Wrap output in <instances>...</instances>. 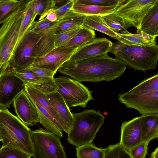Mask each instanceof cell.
<instances>
[{
  "label": "cell",
  "mask_w": 158,
  "mask_h": 158,
  "mask_svg": "<svg viewBox=\"0 0 158 158\" xmlns=\"http://www.w3.org/2000/svg\"><path fill=\"white\" fill-rule=\"evenodd\" d=\"M112 45V42L106 38H95L80 46L67 61L77 62L107 53Z\"/></svg>",
  "instance_id": "cell-13"
},
{
  "label": "cell",
  "mask_w": 158,
  "mask_h": 158,
  "mask_svg": "<svg viewBox=\"0 0 158 158\" xmlns=\"http://www.w3.org/2000/svg\"><path fill=\"white\" fill-rule=\"evenodd\" d=\"M15 75L24 84L30 85L44 94L57 91V87L54 78L40 77L27 70L15 71Z\"/></svg>",
  "instance_id": "cell-16"
},
{
  "label": "cell",
  "mask_w": 158,
  "mask_h": 158,
  "mask_svg": "<svg viewBox=\"0 0 158 158\" xmlns=\"http://www.w3.org/2000/svg\"><path fill=\"white\" fill-rule=\"evenodd\" d=\"M56 91L61 96L69 108H86L88 102L94 98L92 91L80 82L66 76L54 78Z\"/></svg>",
  "instance_id": "cell-8"
},
{
  "label": "cell",
  "mask_w": 158,
  "mask_h": 158,
  "mask_svg": "<svg viewBox=\"0 0 158 158\" xmlns=\"http://www.w3.org/2000/svg\"><path fill=\"white\" fill-rule=\"evenodd\" d=\"M79 3L103 6H119L124 3L127 0H76Z\"/></svg>",
  "instance_id": "cell-36"
},
{
  "label": "cell",
  "mask_w": 158,
  "mask_h": 158,
  "mask_svg": "<svg viewBox=\"0 0 158 158\" xmlns=\"http://www.w3.org/2000/svg\"><path fill=\"white\" fill-rule=\"evenodd\" d=\"M2 141V139L1 136V135L0 134V142Z\"/></svg>",
  "instance_id": "cell-42"
},
{
  "label": "cell",
  "mask_w": 158,
  "mask_h": 158,
  "mask_svg": "<svg viewBox=\"0 0 158 158\" xmlns=\"http://www.w3.org/2000/svg\"><path fill=\"white\" fill-rule=\"evenodd\" d=\"M25 70L32 72L36 75L42 77L54 78L55 73L51 71L43 68L30 66Z\"/></svg>",
  "instance_id": "cell-39"
},
{
  "label": "cell",
  "mask_w": 158,
  "mask_h": 158,
  "mask_svg": "<svg viewBox=\"0 0 158 158\" xmlns=\"http://www.w3.org/2000/svg\"><path fill=\"white\" fill-rule=\"evenodd\" d=\"M37 15L34 11V0H30L27 3L26 10L22 22L17 45L28 31Z\"/></svg>",
  "instance_id": "cell-30"
},
{
  "label": "cell",
  "mask_w": 158,
  "mask_h": 158,
  "mask_svg": "<svg viewBox=\"0 0 158 158\" xmlns=\"http://www.w3.org/2000/svg\"><path fill=\"white\" fill-rule=\"evenodd\" d=\"M118 99L141 114L158 113V74L144 80L128 92L119 94Z\"/></svg>",
  "instance_id": "cell-2"
},
{
  "label": "cell",
  "mask_w": 158,
  "mask_h": 158,
  "mask_svg": "<svg viewBox=\"0 0 158 158\" xmlns=\"http://www.w3.org/2000/svg\"><path fill=\"white\" fill-rule=\"evenodd\" d=\"M54 27L40 34L41 36L35 47V58L44 57L55 48Z\"/></svg>",
  "instance_id": "cell-24"
},
{
  "label": "cell",
  "mask_w": 158,
  "mask_h": 158,
  "mask_svg": "<svg viewBox=\"0 0 158 158\" xmlns=\"http://www.w3.org/2000/svg\"><path fill=\"white\" fill-rule=\"evenodd\" d=\"M31 130L7 108L0 110V134L2 147L11 146L33 156Z\"/></svg>",
  "instance_id": "cell-3"
},
{
  "label": "cell",
  "mask_w": 158,
  "mask_h": 158,
  "mask_svg": "<svg viewBox=\"0 0 158 158\" xmlns=\"http://www.w3.org/2000/svg\"><path fill=\"white\" fill-rule=\"evenodd\" d=\"M75 0H69L66 4L53 11L57 15V21L63 17L70 11L73 10V6Z\"/></svg>",
  "instance_id": "cell-38"
},
{
  "label": "cell",
  "mask_w": 158,
  "mask_h": 158,
  "mask_svg": "<svg viewBox=\"0 0 158 158\" xmlns=\"http://www.w3.org/2000/svg\"><path fill=\"white\" fill-rule=\"evenodd\" d=\"M151 158H158V148H155L151 154Z\"/></svg>",
  "instance_id": "cell-41"
},
{
  "label": "cell",
  "mask_w": 158,
  "mask_h": 158,
  "mask_svg": "<svg viewBox=\"0 0 158 158\" xmlns=\"http://www.w3.org/2000/svg\"><path fill=\"white\" fill-rule=\"evenodd\" d=\"M142 131L141 142L148 143L158 137V113L142 115L139 117Z\"/></svg>",
  "instance_id": "cell-19"
},
{
  "label": "cell",
  "mask_w": 158,
  "mask_h": 158,
  "mask_svg": "<svg viewBox=\"0 0 158 158\" xmlns=\"http://www.w3.org/2000/svg\"><path fill=\"white\" fill-rule=\"evenodd\" d=\"M83 25L92 29L98 31L115 39L117 33L112 31L104 23L101 15L86 16Z\"/></svg>",
  "instance_id": "cell-27"
},
{
  "label": "cell",
  "mask_w": 158,
  "mask_h": 158,
  "mask_svg": "<svg viewBox=\"0 0 158 158\" xmlns=\"http://www.w3.org/2000/svg\"><path fill=\"white\" fill-rule=\"evenodd\" d=\"M148 144L146 142H141L131 148L129 152L133 158H145Z\"/></svg>",
  "instance_id": "cell-37"
},
{
  "label": "cell",
  "mask_w": 158,
  "mask_h": 158,
  "mask_svg": "<svg viewBox=\"0 0 158 158\" xmlns=\"http://www.w3.org/2000/svg\"><path fill=\"white\" fill-rule=\"evenodd\" d=\"M77 158H104V148H98L92 143L76 148Z\"/></svg>",
  "instance_id": "cell-28"
},
{
  "label": "cell",
  "mask_w": 158,
  "mask_h": 158,
  "mask_svg": "<svg viewBox=\"0 0 158 158\" xmlns=\"http://www.w3.org/2000/svg\"><path fill=\"white\" fill-rule=\"evenodd\" d=\"M29 1L23 0L19 8L3 22L0 28V76L12 67V57Z\"/></svg>",
  "instance_id": "cell-4"
},
{
  "label": "cell",
  "mask_w": 158,
  "mask_h": 158,
  "mask_svg": "<svg viewBox=\"0 0 158 158\" xmlns=\"http://www.w3.org/2000/svg\"><path fill=\"white\" fill-rule=\"evenodd\" d=\"M23 0H0V25L20 7Z\"/></svg>",
  "instance_id": "cell-29"
},
{
  "label": "cell",
  "mask_w": 158,
  "mask_h": 158,
  "mask_svg": "<svg viewBox=\"0 0 158 158\" xmlns=\"http://www.w3.org/2000/svg\"><path fill=\"white\" fill-rule=\"evenodd\" d=\"M46 18L50 21L55 22L57 21V16L53 12L49 13L46 16Z\"/></svg>",
  "instance_id": "cell-40"
},
{
  "label": "cell",
  "mask_w": 158,
  "mask_h": 158,
  "mask_svg": "<svg viewBox=\"0 0 158 158\" xmlns=\"http://www.w3.org/2000/svg\"><path fill=\"white\" fill-rule=\"evenodd\" d=\"M51 0H34V11L40 16L39 20L45 18L50 10Z\"/></svg>",
  "instance_id": "cell-35"
},
{
  "label": "cell",
  "mask_w": 158,
  "mask_h": 158,
  "mask_svg": "<svg viewBox=\"0 0 158 158\" xmlns=\"http://www.w3.org/2000/svg\"><path fill=\"white\" fill-rule=\"evenodd\" d=\"M115 58L135 70L145 72L155 70L158 60V46H128L118 41L113 47Z\"/></svg>",
  "instance_id": "cell-6"
},
{
  "label": "cell",
  "mask_w": 158,
  "mask_h": 158,
  "mask_svg": "<svg viewBox=\"0 0 158 158\" xmlns=\"http://www.w3.org/2000/svg\"><path fill=\"white\" fill-rule=\"evenodd\" d=\"M142 32L150 35H158V3L153 6L143 18L138 33Z\"/></svg>",
  "instance_id": "cell-22"
},
{
  "label": "cell",
  "mask_w": 158,
  "mask_h": 158,
  "mask_svg": "<svg viewBox=\"0 0 158 158\" xmlns=\"http://www.w3.org/2000/svg\"><path fill=\"white\" fill-rule=\"evenodd\" d=\"M24 89L22 81L11 69L0 76V110L10 108L16 97Z\"/></svg>",
  "instance_id": "cell-11"
},
{
  "label": "cell",
  "mask_w": 158,
  "mask_h": 158,
  "mask_svg": "<svg viewBox=\"0 0 158 158\" xmlns=\"http://www.w3.org/2000/svg\"><path fill=\"white\" fill-rule=\"evenodd\" d=\"M41 35L27 31L19 41L11 58L12 69L15 72L25 70L35 59L36 44Z\"/></svg>",
  "instance_id": "cell-9"
},
{
  "label": "cell",
  "mask_w": 158,
  "mask_h": 158,
  "mask_svg": "<svg viewBox=\"0 0 158 158\" xmlns=\"http://www.w3.org/2000/svg\"><path fill=\"white\" fill-rule=\"evenodd\" d=\"M127 65L106 53L78 62H66L58 70L80 82L109 81L121 76Z\"/></svg>",
  "instance_id": "cell-1"
},
{
  "label": "cell",
  "mask_w": 158,
  "mask_h": 158,
  "mask_svg": "<svg viewBox=\"0 0 158 158\" xmlns=\"http://www.w3.org/2000/svg\"><path fill=\"white\" fill-rule=\"evenodd\" d=\"M81 27L56 35L55 38V48L62 47L69 41L77 34Z\"/></svg>",
  "instance_id": "cell-34"
},
{
  "label": "cell",
  "mask_w": 158,
  "mask_h": 158,
  "mask_svg": "<svg viewBox=\"0 0 158 158\" xmlns=\"http://www.w3.org/2000/svg\"><path fill=\"white\" fill-rule=\"evenodd\" d=\"M30 133L34 158H67L60 137L42 128Z\"/></svg>",
  "instance_id": "cell-7"
},
{
  "label": "cell",
  "mask_w": 158,
  "mask_h": 158,
  "mask_svg": "<svg viewBox=\"0 0 158 158\" xmlns=\"http://www.w3.org/2000/svg\"><path fill=\"white\" fill-rule=\"evenodd\" d=\"M96 34L93 30L83 25L77 34L62 47L80 46L94 39Z\"/></svg>",
  "instance_id": "cell-26"
},
{
  "label": "cell",
  "mask_w": 158,
  "mask_h": 158,
  "mask_svg": "<svg viewBox=\"0 0 158 158\" xmlns=\"http://www.w3.org/2000/svg\"><path fill=\"white\" fill-rule=\"evenodd\" d=\"M141 127L139 117L125 121L121 124L120 144L129 152L142 140Z\"/></svg>",
  "instance_id": "cell-15"
},
{
  "label": "cell",
  "mask_w": 158,
  "mask_h": 158,
  "mask_svg": "<svg viewBox=\"0 0 158 158\" xmlns=\"http://www.w3.org/2000/svg\"><path fill=\"white\" fill-rule=\"evenodd\" d=\"M149 158H151V157H149Z\"/></svg>",
  "instance_id": "cell-43"
},
{
  "label": "cell",
  "mask_w": 158,
  "mask_h": 158,
  "mask_svg": "<svg viewBox=\"0 0 158 158\" xmlns=\"http://www.w3.org/2000/svg\"><path fill=\"white\" fill-rule=\"evenodd\" d=\"M73 114V121L68 134V142L77 147L92 143L104 123V116L100 111L93 109Z\"/></svg>",
  "instance_id": "cell-5"
},
{
  "label": "cell",
  "mask_w": 158,
  "mask_h": 158,
  "mask_svg": "<svg viewBox=\"0 0 158 158\" xmlns=\"http://www.w3.org/2000/svg\"><path fill=\"white\" fill-rule=\"evenodd\" d=\"M118 6H103L83 4L78 2L75 0L73 10L75 12L86 16H102L114 12Z\"/></svg>",
  "instance_id": "cell-23"
},
{
  "label": "cell",
  "mask_w": 158,
  "mask_h": 158,
  "mask_svg": "<svg viewBox=\"0 0 158 158\" xmlns=\"http://www.w3.org/2000/svg\"><path fill=\"white\" fill-rule=\"evenodd\" d=\"M45 94L62 122L64 127V131L68 134L73 121V113L62 97L57 91Z\"/></svg>",
  "instance_id": "cell-17"
},
{
  "label": "cell",
  "mask_w": 158,
  "mask_h": 158,
  "mask_svg": "<svg viewBox=\"0 0 158 158\" xmlns=\"http://www.w3.org/2000/svg\"><path fill=\"white\" fill-rule=\"evenodd\" d=\"M30 155L15 148L8 146L0 149V158H31Z\"/></svg>",
  "instance_id": "cell-33"
},
{
  "label": "cell",
  "mask_w": 158,
  "mask_h": 158,
  "mask_svg": "<svg viewBox=\"0 0 158 158\" xmlns=\"http://www.w3.org/2000/svg\"><path fill=\"white\" fill-rule=\"evenodd\" d=\"M24 89L32 102L38 103L45 109L56 120L62 131H64L63 124L54 108L46 98L45 94L28 84H25Z\"/></svg>",
  "instance_id": "cell-18"
},
{
  "label": "cell",
  "mask_w": 158,
  "mask_h": 158,
  "mask_svg": "<svg viewBox=\"0 0 158 158\" xmlns=\"http://www.w3.org/2000/svg\"><path fill=\"white\" fill-rule=\"evenodd\" d=\"M57 22L58 21H50L45 17L39 21H34L28 31L36 34H41L48 29L54 27Z\"/></svg>",
  "instance_id": "cell-32"
},
{
  "label": "cell",
  "mask_w": 158,
  "mask_h": 158,
  "mask_svg": "<svg viewBox=\"0 0 158 158\" xmlns=\"http://www.w3.org/2000/svg\"><path fill=\"white\" fill-rule=\"evenodd\" d=\"M158 3V0H129L118 6L114 12L137 31L142 20L150 9Z\"/></svg>",
  "instance_id": "cell-10"
},
{
  "label": "cell",
  "mask_w": 158,
  "mask_h": 158,
  "mask_svg": "<svg viewBox=\"0 0 158 158\" xmlns=\"http://www.w3.org/2000/svg\"><path fill=\"white\" fill-rule=\"evenodd\" d=\"M86 16L74 12H69L58 21L53 28L55 35L58 34L77 27L83 26Z\"/></svg>",
  "instance_id": "cell-21"
},
{
  "label": "cell",
  "mask_w": 158,
  "mask_h": 158,
  "mask_svg": "<svg viewBox=\"0 0 158 158\" xmlns=\"http://www.w3.org/2000/svg\"><path fill=\"white\" fill-rule=\"evenodd\" d=\"M15 111L18 118L27 126H32L40 123L36 109L23 89L13 102Z\"/></svg>",
  "instance_id": "cell-14"
},
{
  "label": "cell",
  "mask_w": 158,
  "mask_h": 158,
  "mask_svg": "<svg viewBox=\"0 0 158 158\" xmlns=\"http://www.w3.org/2000/svg\"><path fill=\"white\" fill-rule=\"evenodd\" d=\"M79 47L55 48L45 56L35 58L30 66L46 69L55 74L60 67L69 60Z\"/></svg>",
  "instance_id": "cell-12"
},
{
  "label": "cell",
  "mask_w": 158,
  "mask_h": 158,
  "mask_svg": "<svg viewBox=\"0 0 158 158\" xmlns=\"http://www.w3.org/2000/svg\"><path fill=\"white\" fill-rule=\"evenodd\" d=\"M104 23L111 30L116 33L121 34L128 32L127 29L131 26L122 17L114 12L102 16Z\"/></svg>",
  "instance_id": "cell-25"
},
{
  "label": "cell",
  "mask_w": 158,
  "mask_h": 158,
  "mask_svg": "<svg viewBox=\"0 0 158 158\" xmlns=\"http://www.w3.org/2000/svg\"><path fill=\"white\" fill-rule=\"evenodd\" d=\"M104 158H133L119 143L104 148Z\"/></svg>",
  "instance_id": "cell-31"
},
{
  "label": "cell",
  "mask_w": 158,
  "mask_h": 158,
  "mask_svg": "<svg viewBox=\"0 0 158 158\" xmlns=\"http://www.w3.org/2000/svg\"><path fill=\"white\" fill-rule=\"evenodd\" d=\"M156 37L142 32H140L138 34H133L128 32L124 34L117 33L115 39L128 46L149 47L157 45L156 41Z\"/></svg>",
  "instance_id": "cell-20"
}]
</instances>
